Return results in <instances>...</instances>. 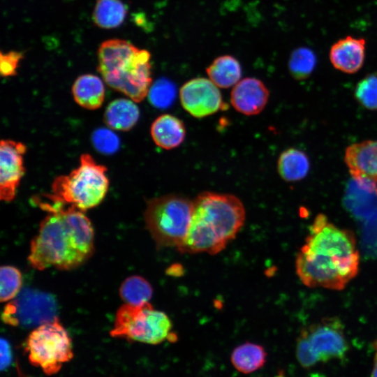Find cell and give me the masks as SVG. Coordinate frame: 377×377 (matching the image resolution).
<instances>
[{"instance_id":"1","label":"cell","mask_w":377,"mask_h":377,"mask_svg":"<svg viewBox=\"0 0 377 377\" xmlns=\"http://www.w3.org/2000/svg\"><path fill=\"white\" fill-rule=\"evenodd\" d=\"M40 206L47 212L30 244L28 261L38 270H70L82 265L94 252L90 220L73 207L47 198Z\"/></svg>"},{"instance_id":"2","label":"cell","mask_w":377,"mask_h":377,"mask_svg":"<svg viewBox=\"0 0 377 377\" xmlns=\"http://www.w3.org/2000/svg\"><path fill=\"white\" fill-rule=\"evenodd\" d=\"M359 260L353 233L336 227L320 214L297 253L296 272L309 287L341 290L357 274Z\"/></svg>"},{"instance_id":"3","label":"cell","mask_w":377,"mask_h":377,"mask_svg":"<svg viewBox=\"0 0 377 377\" xmlns=\"http://www.w3.org/2000/svg\"><path fill=\"white\" fill-rule=\"evenodd\" d=\"M192 202L188 230L177 250L184 253L216 254L242 228L244 206L235 195L209 191L201 193Z\"/></svg>"},{"instance_id":"4","label":"cell","mask_w":377,"mask_h":377,"mask_svg":"<svg viewBox=\"0 0 377 377\" xmlns=\"http://www.w3.org/2000/svg\"><path fill=\"white\" fill-rule=\"evenodd\" d=\"M151 54L122 39L103 41L98 50V71L111 88L135 103L148 95L151 82Z\"/></svg>"},{"instance_id":"5","label":"cell","mask_w":377,"mask_h":377,"mask_svg":"<svg viewBox=\"0 0 377 377\" xmlns=\"http://www.w3.org/2000/svg\"><path fill=\"white\" fill-rule=\"evenodd\" d=\"M107 168L98 164L89 154L80 156V165L68 175L57 177L47 198L82 212L98 205L109 187Z\"/></svg>"},{"instance_id":"6","label":"cell","mask_w":377,"mask_h":377,"mask_svg":"<svg viewBox=\"0 0 377 377\" xmlns=\"http://www.w3.org/2000/svg\"><path fill=\"white\" fill-rule=\"evenodd\" d=\"M193 202L169 194L147 201L145 221L157 248L177 249L183 244L190 226Z\"/></svg>"},{"instance_id":"7","label":"cell","mask_w":377,"mask_h":377,"mask_svg":"<svg viewBox=\"0 0 377 377\" xmlns=\"http://www.w3.org/2000/svg\"><path fill=\"white\" fill-rule=\"evenodd\" d=\"M172 328L169 317L149 302L139 306L124 303L117 311L110 334L112 337L156 345L165 340H176Z\"/></svg>"},{"instance_id":"8","label":"cell","mask_w":377,"mask_h":377,"mask_svg":"<svg viewBox=\"0 0 377 377\" xmlns=\"http://www.w3.org/2000/svg\"><path fill=\"white\" fill-rule=\"evenodd\" d=\"M29 360L46 375L57 374L73 357L68 333L57 319L37 326L25 343Z\"/></svg>"},{"instance_id":"9","label":"cell","mask_w":377,"mask_h":377,"mask_svg":"<svg viewBox=\"0 0 377 377\" xmlns=\"http://www.w3.org/2000/svg\"><path fill=\"white\" fill-rule=\"evenodd\" d=\"M56 309L50 295L27 290L6 305L1 318L6 324L13 326H38L57 319Z\"/></svg>"},{"instance_id":"10","label":"cell","mask_w":377,"mask_h":377,"mask_svg":"<svg viewBox=\"0 0 377 377\" xmlns=\"http://www.w3.org/2000/svg\"><path fill=\"white\" fill-rule=\"evenodd\" d=\"M343 325L337 318H327L306 329L319 362L341 360L348 351Z\"/></svg>"},{"instance_id":"11","label":"cell","mask_w":377,"mask_h":377,"mask_svg":"<svg viewBox=\"0 0 377 377\" xmlns=\"http://www.w3.org/2000/svg\"><path fill=\"white\" fill-rule=\"evenodd\" d=\"M179 98L183 108L196 118L213 114L223 105L219 87L205 77L185 82L180 88Z\"/></svg>"},{"instance_id":"12","label":"cell","mask_w":377,"mask_h":377,"mask_svg":"<svg viewBox=\"0 0 377 377\" xmlns=\"http://www.w3.org/2000/svg\"><path fill=\"white\" fill-rule=\"evenodd\" d=\"M27 147L20 142L1 140L0 144V198L12 201L25 170L24 154Z\"/></svg>"},{"instance_id":"13","label":"cell","mask_w":377,"mask_h":377,"mask_svg":"<svg viewBox=\"0 0 377 377\" xmlns=\"http://www.w3.org/2000/svg\"><path fill=\"white\" fill-rule=\"evenodd\" d=\"M269 96V90L262 81L246 77L232 88L230 102L237 112L245 115H256L265 108Z\"/></svg>"},{"instance_id":"14","label":"cell","mask_w":377,"mask_h":377,"mask_svg":"<svg viewBox=\"0 0 377 377\" xmlns=\"http://www.w3.org/2000/svg\"><path fill=\"white\" fill-rule=\"evenodd\" d=\"M365 50L364 38L347 36L332 45L330 60L336 69L346 73H355L363 66Z\"/></svg>"},{"instance_id":"15","label":"cell","mask_w":377,"mask_h":377,"mask_svg":"<svg viewBox=\"0 0 377 377\" xmlns=\"http://www.w3.org/2000/svg\"><path fill=\"white\" fill-rule=\"evenodd\" d=\"M150 133L157 146L164 149H172L184 140L186 128L184 122L177 117L163 114L152 122Z\"/></svg>"},{"instance_id":"16","label":"cell","mask_w":377,"mask_h":377,"mask_svg":"<svg viewBox=\"0 0 377 377\" xmlns=\"http://www.w3.org/2000/svg\"><path fill=\"white\" fill-rule=\"evenodd\" d=\"M75 101L88 110L100 108L105 98V87L101 79L93 74L79 76L72 87Z\"/></svg>"},{"instance_id":"17","label":"cell","mask_w":377,"mask_h":377,"mask_svg":"<svg viewBox=\"0 0 377 377\" xmlns=\"http://www.w3.org/2000/svg\"><path fill=\"white\" fill-rule=\"evenodd\" d=\"M140 110L131 99L118 98L108 105L104 120L111 128L118 131H128L138 122Z\"/></svg>"},{"instance_id":"18","label":"cell","mask_w":377,"mask_h":377,"mask_svg":"<svg viewBox=\"0 0 377 377\" xmlns=\"http://www.w3.org/2000/svg\"><path fill=\"white\" fill-rule=\"evenodd\" d=\"M209 80L219 88L235 86L242 77V67L231 55L216 57L206 69Z\"/></svg>"},{"instance_id":"19","label":"cell","mask_w":377,"mask_h":377,"mask_svg":"<svg viewBox=\"0 0 377 377\" xmlns=\"http://www.w3.org/2000/svg\"><path fill=\"white\" fill-rule=\"evenodd\" d=\"M267 360L264 347L258 343L245 342L234 348L230 355L233 367L240 373L248 374L262 368Z\"/></svg>"},{"instance_id":"20","label":"cell","mask_w":377,"mask_h":377,"mask_svg":"<svg viewBox=\"0 0 377 377\" xmlns=\"http://www.w3.org/2000/svg\"><path fill=\"white\" fill-rule=\"evenodd\" d=\"M310 168L306 154L297 149L289 148L283 151L277 161V170L280 177L287 182L304 179Z\"/></svg>"},{"instance_id":"21","label":"cell","mask_w":377,"mask_h":377,"mask_svg":"<svg viewBox=\"0 0 377 377\" xmlns=\"http://www.w3.org/2000/svg\"><path fill=\"white\" fill-rule=\"evenodd\" d=\"M127 8L121 0H98L93 12L95 24L103 29H114L124 21Z\"/></svg>"},{"instance_id":"22","label":"cell","mask_w":377,"mask_h":377,"mask_svg":"<svg viewBox=\"0 0 377 377\" xmlns=\"http://www.w3.org/2000/svg\"><path fill=\"white\" fill-rule=\"evenodd\" d=\"M153 295L151 284L143 277L133 275L126 278L119 288L122 300L131 305L139 306L149 302Z\"/></svg>"},{"instance_id":"23","label":"cell","mask_w":377,"mask_h":377,"mask_svg":"<svg viewBox=\"0 0 377 377\" xmlns=\"http://www.w3.org/2000/svg\"><path fill=\"white\" fill-rule=\"evenodd\" d=\"M377 193L361 188L357 185L348 189L346 205L354 216L367 219L377 211Z\"/></svg>"},{"instance_id":"24","label":"cell","mask_w":377,"mask_h":377,"mask_svg":"<svg viewBox=\"0 0 377 377\" xmlns=\"http://www.w3.org/2000/svg\"><path fill=\"white\" fill-rule=\"evenodd\" d=\"M316 65V54L311 49L304 47L293 51L288 61L290 73L297 80L309 77L313 71Z\"/></svg>"},{"instance_id":"25","label":"cell","mask_w":377,"mask_h":377,"mask_svg":"<svg viewBox=\"0 0 377 377\" xmlns=\"http://www.w3.org/2000/svg\"><path fill=\"white\" fill-rule=\"evenodd\" d=\"M0 300L1 302L13 300L22 287V279L20 270L10 265L1 267L0 269Z\"/></svg>"},{"instance_id":"26","label":"cell","mask_w":377,"mask_h":377,"mask_svg":"<svg viewBox=\"0 0 377 377\" xmlns=\"http://www.w3.org/2000/svg\"><path fill=\"white\" fill-rule=\"evenodd\" d=\"M357 101L369 110H377V76L369 75L362 79L355 90Z\"/></svg>"},{"instance_id":"27","label":"cell","mask_w":377,"mask_h":377,"mask_svg":"<svg viewBox=\"0 0 377 377\" xmlns=\"http://www.w3.org/2000/svg\"><path fill=\"white\" fill-rule=\"evenodd\" d=\"M176 88L170 81L160 79L151 86L149 91L150 103L156 108H165L175 100Z\"/></svg>"},{"instance_id":"28","label":"cell","mask_w":377,"mask_h":377,"mask_svg":"<svg viewBox=\"0 0 377 377\" xmlns=\"http://www.w3.org/2000/svg\"><path fill=\"white\" fill-rule=\"evenodd\" d=\"M362 249L369 258H377V211L366 219L362 232Z\"/></svg>"},{"instance_id":"29","label":"cell","mask_w":377,"mask_h":377,"mask_svg":"<svg viewBox=\"0 0 377 377\" xmlns=\"http://www.w3.org/2000/svg\"><path fill=\"white\" fill-rule=\"evenodd\" d=\"M91 139L96 149L105 154L116 152L119 147L118 136L108 128L96 129L93 133Z\"/></svg>"},{"instance_id":"30","label":"cell","mask_w":377,"mask_h":377,"mask_svg":"<svg viewBox=\"0 0 377 377\" xmlns=\"http://www.w3.org/2000/svg\"><path fill=\"white\" fill-rule=\"evenodd\" d=\"M296 357L300 365L304 368H310L319 362L309 342L306 329L302 330L297 339Z\"/></svg>"},{"instance_id":"31","label":"cell","mask_w":377,"mask_h":377,"mask_svg":"<svg viewBox=\"0 0 377 377\" xmlns=\"http://www.w3.org/2000/svg\"><path fill=\"white\" fill-rule=\"evenodd\" d=\"M23 58V53L18 51H10L7 53H1L0 72L3 77L15 75L20 60Z\"/></svg>"},{"instance_id":"32","label":"cell","mask_w":377,"mask_h":377,"mask_svg":"<svg viewBox=\"0 0 377 377\" xmlns=\"http://www.w3.org/2000/svg\"><path fill=\"white\" fill-rule=\"evenodd\" d=\"M12 353L10 344L6 339H1V369H6L11 363Z\"/></svg>"},{"instance_id":"33","label":"cell","mask_w":377,"mask_h":377,"mask_svg":"<svg viewBox=\"0 0 377 377\" xmlns=\"http://www.w3.org/2000/svg\"><path fill=\"white\" fill-rule=\"evenodd\" d=\"M373 347L375 351L374 358V367L372 370V377H377V340L374 342Z\"/></svg>"},{"instance_id":"34","label":"cell","mask_w":377,"mask_h":377,"mask_svg":"<svg viewBox=\"0 0 377 377\" xmlns=\"http://www.w3.org/2000/svg\"><path fill=\"white\" fill-rule=\"evenodd\" d=\"M16 369H17V377H31L24 373V371L21 369L17 362L16 364Z\"/></svg>"}]
</instances>
